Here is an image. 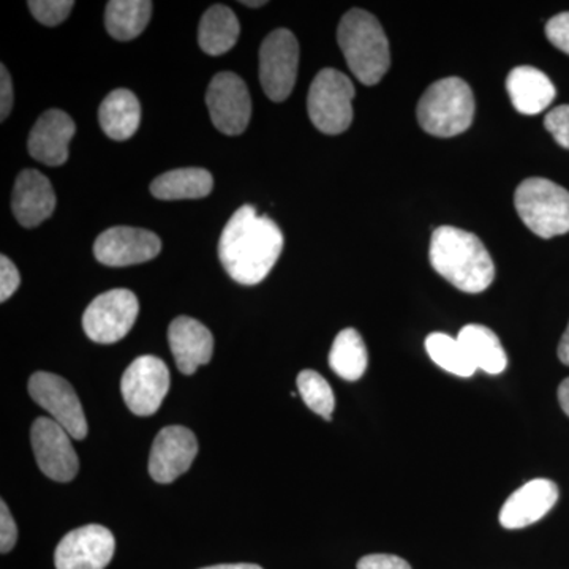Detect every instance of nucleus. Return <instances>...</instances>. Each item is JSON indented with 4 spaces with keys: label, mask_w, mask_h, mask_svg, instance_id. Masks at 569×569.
<instances>
[{
    "label": "nucleus",
    "mask_w": 569,
    "mask_h": 569,
    "mask_svg": "<svg viewBox=\"0 0 569 569\" xmlns=\"http://www.w3.org/2000/svg\"><path fill=\"white\" fill-rule=\"evenodd\" d=\"M29 395L73 440H84L88 437L84 410L69 381L54 373L36 372L29 378Z\"/></svg>",
    "instance_id": "obj_11"
},
{
    "label": "nucleus",
    "mask_w": 569,
    "mask_h": 569,
    "mask_svg": "<svg viewBox=\"0 0 569 569\" xmlns=\"http://www.w3.org/2000/svg\"><path fill=\"white\" fill-rule=\"evenodd\" d=\"M337 41L356 80L376 86L387 74L391 66L388 37L369 11L353 9L343 14Z\"/></svg>",
    "instance_id": "obj_3"
},
{
    "label": "nucleus",
    "mask_w": 569,
    "mask_h": 569,
    "mask_svg": "<svg viewBox=\"0 0 569 569\" xmlns=\"http://www.w3.org/2000/svg\"><path fill=\"white\" fill-rule=\"evenodd\" d=\"M419 126L438 138L467 132L475 118V97L470 86L460 78L436 81L418 103Z\"/></svg>",
    "instance_id": "obj_4"
},
{
    "label": "nucleus",
    "mask_w": 569,
    "mask_h": 569,
    "mask_svg": "<svg viewBox=\"0 0 569 569\" xmlns=\"http://www.w3.org/2000/svg\"><path fill=\"white\" fill-rule=\"evenodd\" d=\"M458 339L477 370L498 376L507 369V353L492 329L481 325H467L460 329Z\"/></svg>",
    "instance_id": "obj_23"
},
{
    "label": "nucleus",
    "mask_w": 569,
    "mask_h": 569,
    "mask_svg": "<svg viewBox=\"0 0 569 569\" xmlns=\"http://www.w3.org/2000/svg\"><path fill=\"white\" fill-rule=\"evenodd\" d=\"M100 127L114 141H126L137 133L141 122V104L127 89H116L104 97L99 110Z\"/></svg>",
    "instance_id": "obj_21"
},
{
    "label": "nucleus",
    "mask_w": 569,
    "mask_h": 569,
    "mask_svg": "<svg viewBox=\"0 0 569 569\" xmlns=\"http://www.w3.org/2000/svg\"><path fill=\"white\" fill-rule=\"evenodd\" d=\"M13 84H11V77L6 66H0V119L6 121L9 118L11 108H13Z\"/></svg>",
    "instance_id": "obj_35"
},
{
    "label": "nucleus",
    "mask_w": 569,
    "mask_h": 569,
    "mask_svg": "<svg viewBox=\"0 0 569 569\" xmlns=\"http://www.w3.org/2000/svg\"><path fill=\"white\" fill-rule=\"evenodd\" d=\"M149 0H111L104 10V26L112 39L129 41L137 39L152 17Z\"/></svg>",
    "instance_id": "obj_25"
},
{
    "label": "nucleus",
    "mask_w": 569,
    "mask_h": 569,
    "mask_svg": "<svg viewBox=\"0 0 569 569\" xmlns=\"http://www.w3.org/2000/svg\"><path fill=\"white\" fill-rule=\"evenodd\" d=\"M28 7L37 21L54 28L69 18L74 2L71 0H31L28 2Z\"/></svg>",
    "instance_id": "obj_29"
},
{
    "label": "nucleus",
    "mask_w": 569,
    "mask_h": 569,
    "mask_svg": "<svg viewBox=\"0 0 569 569\" xmlns=\"http://www.w3.org/2000/svg\"><path fill=\"white\" fill-rule=\"evenodd\" d=\"M212 174L203 168H179L153 179L151 193L157 200H198L212 192Z\"/></svg>",
    "instance_id": "obj_22"
},
{
    "label": "nucleus",
    "mask_w": 569,
    "mask_h": 569,
    "mask_svg": "<svg viewBox=\"0 0 569 569\" xmlns=\"http://www.w3.org/2000/svg\"><path fill=\"white\" fill-rule=\"evenodd\" d=\"M283 250L282 230L274 220L258 216L253 206H242L223 228L219 257L236 282H263Z\"/></svg>",
    "instance_id": "obj_1"
},
{
    "label": "nucleus",
    "mask_w": 569,
    "mask_h": 569,
    "mask_svg": "<svg viewBox=\"0 0 569 569\" xmlns=\"http://www.w3.org/2000/svg\"><path fill=\"white\" fill-rule=\"evenodd\" d=\"M242 6L252 7V9H257V7L266 6V2H241Z\"/></svg>",
    "instance_id": "obj_39"
},
{
    "label": "nucleus",
    "mask_w": 569,
    "mask_h": 569,
    "mask_svg": "<svg viewBox=\"0 0 569 569\" xmlns=\"http://www.w3.org/2000/svg\"><path fill=\"white\" fill-rule=\"evenodd\" d=\"M512 107L527 116L539 114L556 99V88L548 74L535 67H516L507 78Z\"/></svg>",
    "instance_id": "obj_20"
},
{
    "label": "nucleus",
    "mask_w": 569,
    "mask_h": 569,
    "mask_svg": "<svg viewBox=\"0 0 569 569\" xmlns=\"http://www.w3.org/2000/svg\"><path fill=\"white\" fill-rule=\"evenodd\" d=\"M114 537L107 527H80L62 538L56 548V569H104L114 556Z\"/></svg>",
    "instance_id": "obj_13"
},
{
    "label": "nucleus",
    "mask_w": 569,
    "mask_h": 569,
    "mask_svg": "<svg viewBox=\"0 0 569 569\" xmlns=\"http://www.w3.org/2000/svg\"><path fill=\"white\" fill-rule=\"evenodd\" d=\"M429 257L438 274L463 293H482L496 279V266L481 239L460 228H437Z\"/></svg>",
    "instance_id": "obj_2"
},
{
    "label": "nucleus",
    "mask_w": 569,
    "mask_h": 569,
    "mask_svg": "<svg viewBox=\"0 0 569 569\" xmlns=\"http://www.w3.org/2000/svg\"><path fill=\"white\" fill-rule=\"evenodd\" d=\"M545 127L561 148L569 149V104H560L549 111Z\"/></svg>",
    "instance_id": "obj_30"
},
{
    "label": "nucleus",
    "mask_w": 569,
    "mask_h": 569,
    "mask_svg": "<svg viewBox=\"0 0 569 569\" xmlns=\"http://www.w3.org/2000/svg\"><path fill=\"white\" fill-rule=\"evenodd\" d=\"M546 36L553 47L569 54V11L557 14L546 26Z\"/></svg>",
    "instance_id": "obj_32"
},
{
    "label": "nucleus",
    "mask_w": 569,
    "mask_h": 569,
    "mask_svg": "<svg viewBox=\"0 0 569 569\" xmlns=\"http://www.w3.org/2000/svg\"><path fill=\"white\" fill-rule=\"evenodd\" d=\"M559 488L550 479H533L516 490L500 509V523L508 530L526 529L556 507Z\"/></svg>",
    "instance_id": "obj_16"
},
{
    "label": "nucleus",
    "mask_w": 569,
    "mask_h": 569,
    "mask_svg": "<svg viewBox=\"0 0 569 569\" xmlns=\"http://www.w3.org/2000/svg\"><path fill=\"white\" fill-rule=\"evenodd\" d=\"M241 26L233 10L227 6H213L201 18L198 43L209 56H222L234 48Z\"/></svg>",
    "instance_id": "obj_24"
},
{
    "label": "nucleus",
    "mask_w": 569,
    "mask_h": 569,
    "mask_svg": "<svg viewBox=\"0 0 569 569\" xmlns=\"http://www.w3.org/2000/svg\"><path fill=\"white\" fill-rule=\"evenodd\" d=\"M515 206L529 230L542 239L569 231V192L549 179L530 178L520 182Z\"/></svg>",
    "instance_id": "obj_5"
},
{
    "label": "nucleus",
    "mask_w": 569,
    "mask_h": 569,
    "mask_svg": "<svg viewBox=\"0 0 569 569\" xmlns=\"http://www.w3.org/2000/svg\"><path fill=\"white\" fill-rule=\"evenodd\" d=\"M31 443L44 477L58 482H69L77 477L80 460L71 445V436L54 419H36L31 429Z\"/></svg>",
    "instance_id": "obj_12"
},
{
    "label": "nucleus",
    "mask_w": 569,
    "mask_h": 569,
    "mask_svg": "<svg viewBox=\"0 0 569 569\" xmlns=\"http://www.w3.org/2000/svg\"><path fill=\"white\" fill-rule=\"evenodd\" d=\"M355 86L347 74L323 69L317 74L307 96L310 121L320 132L340 134L353 122Z\"/></svg>",
    "instance_id": "obj_6"
},
{
    "label": "nucleus",
    "mask_w": 569,
    "mask_h": 569,
    "mask_svg": "<svg viewBox=\"0 0 569 569\" xmlns=\"http://www.w3.org/2000/svg\"><path fill=\"white\" fill-rule=\"evenodd\" d=\"M329 366L347 381L359 380L367 369V348L361 335L353 328L337 335L329 353Z\"/></svg>",
    "instance_id": "obj_26"
},
{
    "label": "nucleus",
    "mask_w": 569,
    "mask_h": 569,
    "mask_svg": "<svg viewBox=\"0 0 569 569\" xmlns=\"http://www.w3.org/2000/svg\"><path fill=\"white\" fill-rule=\"evenodd\" d=\"M162 250V241L152 231L133 227H114L103 231L93 244L97 260L111 268L151 261Z\"/></svg>",
    "instance_id": "obj_14"
},
{
    "label": "nucleus",
    "mask_w": 569,
    "mask_h": 569,
    "mask_svg": "<svg viewBox=\"0 0 569 569\" xmlns=\"http://www.w3.org/2000/svg\"><path fill=\"white\" fill-rule=\"evenodd\" d=\"M201 569H263L258 565L252 563H236V565H216V567H208Z\"/></svg>",
    "instance_id": "obj_38"
},
{
    "label": "nucleus",
    "mask_w": 569,
    "mask_h": 569,
    "mask_svg": "<svg viewBox=\"0 0 569 569\" xmlns=\"http://www.w3.org/2000/svg\"><path fill=\"white\" fill-rule=\"evenodd\" d=\"M11 209L24 228H36L50 219L56 209V193L50 179L37 170L21 171L11 194Z\"/></svg>",
    "instance_id": "obj_18"
},
{
    "label": "nucleus",
    "mask_w": 569,
    "mask_h": 569,
    "mask_svg": "<svg viewBox=\"0 0 569 569\" xmlns=\"http://www.w3.org/2000/svg\"><path fill=\"white\" fill-rule=\"evenodd\" d=\"M170 370L156 356H140L127 367L121 391L127 407L137 417H152L170 391Z\"/></svg>",
    "instance_id": "obj_9"
},
{
    "label": "nucleus",
    "mask_w": 569,
    "mask_h": 569,
    "mask_svg": "<svg viewBox=\"0 0 569 569\" xmlns=\"http://www.w3.org/2000/svg\"><path fill=\"white\" fill-rule=\"evenodd\" d=\"M559 402L560 407L563 408L565 413L569 417V378L560 385L559 388Z\"/></svg>",
    "instance_id": "obj_37"
},
{
    "label": "nucleus",
    "mask_w": 569,
    "mask_h": 569,
    "mask_svg": "<svg viewBox=\"0 0 569 569\" xmlns=\"http://www.w3.org/2000/svg\"><path fill=\"white\" fill-rule=\"evenodd\" d=\"M299 67V43L293 32L277 29L260 48V82L268 99L283 102L293 92Z\"/></svg>",
    "instance_id": "obj_8"
},
{
    "label": "nucleus",
    "mask_w": 569,
    "mask_h": 569,
    "mask_svg": "<svg viewBox=\"0 0 569 569\" xmlns=\"http://www.w3.org/2000/svg\"><path fill=\"white\" fill-rule=\"evenodd\" d=\"M559 358L565 366H569V325L560 340Z\"/></svg>",
    "instance_id": "obj_36"
},
{
    "label": "nucleus",
    "mask_w": 569,
    "mask_h": 569,
    "mask_svg": "<svg viewBox=\"0 0 569 569\" xmlns=\"http://www.w3.org/2000/svg\"><path fill=\"white\" fill-rule=\"evenodd\" d=\"M358 569H411L408 561L388 553H372L358 561Z\"/></svg>",
    "instance_id": "obj_34"
},
{
    "label": "nucleus",
    "mask_w": 569,
    "mask_h": 569,
    "mask_svg": "<svg viewBox=\"0 0 569 569\" xmlns=\"http://www.w3.org/2000/svg\"><path fill=\"white\" fill-rule=\"evenodd\" d=\"M74 132L77 127L67 112L48 110L29 134V153L48 167H61L69 159V144Z\"/></svg>",
    "instance_id": "obj_17"
},
{
    "label": "nucleus",
    "mask_w": 569,
    "mask_h": 569,
    "mask_svg": "<svg viewBox=\"0 0 569 569\" xmlns=\"http://www.w3.org/2000/svg\"><path fill=\"white\" fill-rule=\"evenodd\" d=\"M171 353L179 372L192 376L198 367L209 365L213 353V337L203 323L190 317H178L168 328Z\"/></svg>",
    "instance_id": "obj_19"
},
{
    "label": "nucleus",
    "mask_w": 569,
    "mask_h": 569,
    "mask_svg": "<svg viewBox=\"0 0 569 569\" xmlns=\"http://www.w3.org/2000/svg\"><path fill=\"white\" fill-rule=\"evenodd\" d=\"M138 310L137 296L126 288H116L93 299L82 317V328L93 342L116 343L132 331Z\"/></svg>",
    "instance_id": "obj_7"
},
{
    "label": "nucleus",
    "mask_w": 569,
    "mask_h": 569,
    "mask_svg": "<svg viewBox=\"0 0 569 569\" xmlns=\"http://www.w3.org/2000/svg\"><path fill=\"white\" fill-rule=\"evenodd\" d=\"M18 541V527L6 501L0 503V552L9 553Z\"/></svg>",
    "instance_id": "obj_33"
},
{
    "label": "nucleus",
    "mask_w": 569,
    "mask_h": 569,
    "mask_svg": "<svg viewBox=\"0 0 569 569\" xmlns=\"http://www.w3.org/2000/svg\"><path fill=\"white\" fill-rule=\"evenodd\" d=\"M426 350L438 367L452 373V376L468 378L477 372V367L468 358L467 351L463 350L458 337L443 335V332H432L426 339Z\"/></svg>",
    "instance_id": "obj_27"
},
{
    "label": "nucleus",
    "mask_w": 569,
    "mask_h": 569,
    "mask_svg": "<svg viewBox=\"0 0 569 569\" xmlns=\"http://www.w3.org/2000/svg\"><path fill=\"white\" fill-rule=\"evenodd\" d=\"M198 455V441L192 430L168 426L157 433L149 456V473L153 481L170 485L182 477Z\"/></svg>",
    "instance_id": "obj_15"
},
{
    "label": "nucleus",
    "mask_w": 569,
    "mask_h": 569,
    "mask_svg": "<svg viewBox=\"0 0 569 569\" xmlns=\"http://www.w3.org/2000/svg\"><path fill=\"white\" fill-rule=\"evenodd\" d=\"M298 391L302 400L313 413L320 415L326 421H331L336 408V397L325 380L316 370H302L298 376Z\"/></svg>",
    "instance_id": "obj_28"
},
{
    "label": "nucleus",
    "mask_w": 569,
    "mask_h": 569,
    "mask_svg": "<svg viewBox=\"0 0 569 569\" xmlns=\"http://www.w3.org/2000/svg\"><path fill=\"white\" fill-rule=\"evenodd\" d=\"M206 104L219 132L234 137L249 127L252 100L244 80L238 74L231 71L217 73L206 93Z\"/></svg>",
    "instance_id": "obj_10"
},
{
    "label": "nucleus",
    "mask_w": 569,
    "mask_h": 569,
    "mask_svg": "<svg viewBox=\"0 0 569 569\" xmlns=\"http://www.w3.org/2000/svg\"><path fill=\"white\" fill-rule=\"evenodd\" d=\"M21 276L17 266L6 254L0 257V302H6L20 288Z\"/></svg>",
    "instance_id": "obj_31"
}]
</instances>
